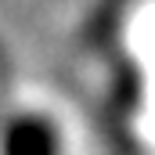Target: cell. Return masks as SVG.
Masks as SVG:
<instances>
[{
    "label": "cell",
    "instance_id": "cell-1",
    "mask_svg": "<svg viewBox=\"0 0 155 155\" xmlns=\"http://www.w3.org/2000/svg\"><path fill=\"white\" fill-rule=\"evenodd\" d=\"M0 152L4 155H58V134L47 119L22 116L4 130Z\"/></svg>",
    "mask_w": 155,
    "mask_h": 155
}]
</instances>
